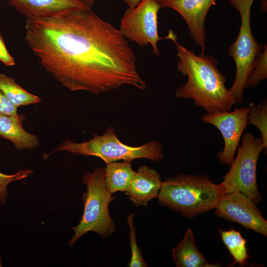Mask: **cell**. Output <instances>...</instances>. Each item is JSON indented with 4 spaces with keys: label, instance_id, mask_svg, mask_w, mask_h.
Wrapping results in <instances>:
<instances>
[{
    "label": "cell",
    "instance_id": "4",
    "mask_svg": "<svg viewBox=\"0 0 267 267\" xmlns=\"http://www.w3.org/2000/svg\"><path fill=\"white\" fill-rule=\"evenodd\" d=\"M57 151L97 157L106 164L120 160L131 162L134 159L141 158L152 161H161L164 156L162 145L159 141L152 140L139 146H131L119 139L112 127H108L102 135L95 134L88 141L75 142L66 139L50 154L45 155L44 159Z\"/></svg>",
    "mask_w": 267,
    "mask_h": 267
},
{
    "label": "cell",
    "instance_id": "25",
    "mask_svg": "<svg viewBox=\"0 0 267 267\" xmlns=\"http://www.w3.org/2000/svg\"><path fill=\"white\" fill-rule=\"evenodd\" d=\"M129 8H134L137 6L142 0H123Z\"/></svg>",
    "mask_w": 267,
    "mask_h": 267
},
{
    "label": "cell",
    "instance_id": "13",
    "mask_svg": "<svg viewBox=\"0 0 267 267\" xmlns=\"http://www.w3.org/2000/svg\"><path fill=\"white\" fill-rule=\"evenodd\" d=\"M7 2L26 19L54 15L72 9L89 8L78 0H7Z\"/></svg>",
    "mask_w": 267,
    "mask_h": 267
},
{
    "label": "cell",
    "instance_id": "1",
    "mask_svg": "<svg viewBox=\"0 0 267 267\" xmlns=\"http://www.w3.org/2000/svg\"><path fill=\"white\" fill-rule=\"evenodd\" d=\"M25 39L45 70L72 91L144 90L134 50L119 30L91 8L27 18Z\"/></svg>",
    "mask_w": 267,
    "mask_h": 267
},
{
    "label": "cell",
    "instance_id": "26",
    "mask_svg": "<svg viewBox=\"0 0 267 267\" xmlns=\"http://www.w3.org/2000/svg\"><path fill=\"white\" fill-rule=\"evenodd\" d=\"M84 5L87 7L91 8L92 6L94 4L95 0H78Z\"/></svg>",
    "mask_w": 267,
    "mask_h": 267
},
{
    "label": "cell",
    "instance_id": "23",
    "mask_svg": "<svg viewBox=\"0 0 267 267\" xmlns=\"http://www.w3.org/2000/svg\"><path fill=\"white\" fill-rule=\"evenodd\" d=\"M0 113L12 116L18 118H24L17 113V107L10 102L0 90Z\"/></svg>",
    "mask_w": 267,
    "mask_h": 267
},
{
    "label": "cell",
    "instance_id": "15",
    "mask_svg": "<svg viewBox=\"0 0 267 267\" xmlns=\"http://www.w3.org/2000/svg\"><path fill=\"white\" fill-rule=\"evenodd\" d=\"M172 256L177 267H215L218 264L207 262L197 248L194 234L188 229L181 241L173 250Z\"/></svg>",
    "mask_w": 267,
    "mask_h": 267
},
{
    "label": "cell",
    "instance_id": "21",
    "mask_svg": "<svg viewBox=\"0 0 267 267\" xmlns=\"http://www.w3.org/2000/svg\"><path fill=\"white\" fill-rule=\"evenodd\" d=\"M134 215V213H133L127 216V220L130 229L129 237L130 246L132 251L131 258L128 264V267H148L147 264L142 258V253L137 244L136 231L133 220Z\"/></svg>",
    "mask_w": 267,
    "mask_h": 267
},
{
    "label": "cell",
    "instance_id": "2",
    "mask_svg": "<svg viewBox=\"0 0 267 267\" xmlns=\"http://www.w3.org/2000/svg\"><path fill=\"white\" fill-rule=\"evenodd\" d=\"M177 56L179 59L177 70L187 76V81L178 88V98L192 99L207 113L231 111L237 100L225 86L226 78L219 70L218 61L212 55H197L176 42Z\"/></svg>",
    "mask_w": 267,
    "mask_h": 267
},
{
    "label": "cell",
    "instance_id": "24",
    "mask_svg": "<svg viewBox=\"0 0 267 267\" xmlns=\"http://www.w3.org/2000/svg\"><path fill=\"white\" fill-rule=\"evenodd\" d=\"M0 61L7 66H13L15 63L13 57L8 51L2 37L0 33Z\"/></svg>",
    "mask_w": 267,
    "mask_h": 267
},
{
    "label": "cell",
    "instance_id": "11",
    "mask_svg": "<svg viewBox=\"0 0 267 267\" xmlns=\"http://www.w3.org/2000/svg\"><path fill=\"white\" fill-rule=\"evenodd\" d=\"M161 7L172 8L180 14L185 21L192 39L201 48L204 55L207 14L216 0H155Z\"/></svg>",
    "mask_w": 267,
    "mask_h": 267
},
{
    "label": "cell",
    "instance_id": "7",
    "mask_svg": "<svg viewBox=\"0 0 267 267\" xmlns=\"http://www.w3.org/2000/svg\"><path fill=\"white\" fill-rule=\"evenodd\" d=\"M263 149L266 150L261 138L251 133L243 135L236 156L221 183L225 193L240 191L256 204L261 202L263 198L257 186L256 169L259 155Z\"/></svg>",
    "mask_w": 267,
    "mask_h": 267
},
{
    "label": "cell",
    "instance_id": "19",
    "mask_svg": "<svg viewBox=\"0 0 267 267\" xmlns=\"http://www.w3.org/2000/svg\"><path fill=\"white\" fill-rule=\"evenodd\" d=\"M248 124L256 126L262 135L265 149L267 147V100L261 103L256 104L251 102L249 103Z\"/></svg>",
    "mask_w": 267,
    "mask_h": 267
},
{
    "label": "cell",
    "instance_id": "5",
    "mask_svg": "<svg viewBox=\"0 0 267 267\" xmlns=\"http://www.w3.org/2000/svg\"><path fill=\"white\" fill-rule=\"evenodd\" d=\"M82 183L87 186L82 196L84 209L83 216L75 226V233L67 243L75 245L77 240L89 231L95 232L103 237H108L115 230V224L108 210L110 202L114 200L105 182V168H97L91 172H86Z\"/></svg>",
    "mask_w": 267,
    "mask_h": 267
},
{
    "label": "cell",
    "instance_id": "27",
    "mask_svg": "<svg viewBox=\"0 0 267 267\" xmlns=\"http://www.w3.org/2000/svg\"><path fill=\"white\" fill-rule=\"evenodd\" d=\"M2 267V260L1 257L0 256V267Z\"/></svg>",
    "mask_w": 267,
    "mask_h": 267
},
{
    "label": "cell",
    "instance_id": "17",
    "mask_svg": "<svg viewBox=\"0 0 267 267\" xmlns=\"http://www.w3.org/2000/svg\"><path fill=\"white\" fill-rule=\"evenodd\" d=\"M0 90L7 99L17 108L39 103L41 98L21 87L15 80L0 73Z\"/></svg>",
    "mask_w": 267,
    "mask_h": 267
},
{
    "label": "cell",
    "instance_id": "22",
    "mask_svg": "<svg viewBox=\"0 0 267 267\" xmlns=\"http://www.w3.org/2000/svg\"><path fill=\"white\" fill-rule=\"evenodd\" d=\"M34 171L30 169L19 170L11 175L0 172V202L5 204L8 196L7 186L12 181L26 178L33 174Z\"/></svg>",
    "mask_w": 267,
    "mask_h": 267
},
{
    "label": "cell",
    "instance_id": "12",
    "mask_svg": "<svg viewBox=\"0 0 267 267\" xmlns=\"http://www.w3.org/2000/svg\"><path fill=\"white\" fill-rule=\"evenodd\" d=\"M162 181L155 170L147 166H141L135 172L126 195L137 206H146L148 202L157 198Z\"/></svg>",
    "mask_w": 267,
    "mask_h": 267
},
{
    "label": "cell",
    "instance_id": "20",
    "mask_svg": "<svg viewBox=\"0 0 267 267\" xmlns=\"http://www.w3.org/2000/svg\"><path fill=\"white\" fill-rule=\"evenodd\" d=\"M267 78V46L264 45L263 51L257 59L254 66L245 82L244 89L254 88Z\"/></svg>",
    "mask_w": 267,
    "mask_h": 267
},
{
    "label": "cell",
    "instance_id": "3",
    "mask_svg": "<svg viewBox=\"0 0 267 267\" xmlns=\"http://www.w3.org/2000/svg\"><path fill=\"white\" fill-rule=\"evenodd\" d=\"M224 193L222 184L208 176L180 174L162 181L157 198L161 205L191 219L215 209Z\"/></svg>",
    "mask_w": 267,
    "mask_h": 267
},
{
    "label": "cell",
    "instance_id": "16",
    "mask_svg": "<svg viewBox=\"0 0 267 267\" xmlns=\"http://www.w3.org/2000/svg\"><path fill=\"white\" fill-rule=\"evenodd\" d=\"M128 161L113 162L105 168V182L112 194L117 191L126 192L135 173Z\"/></svg>",
    "mask_w": 267,
    "mask_h": 267
},
{
    "label": "cell",
    "instance_id": "8",
    "mask_svg": "<svg viewBox=\"0 0 267 267\" xmlns=\"http://www.w3.org/2000/svg\"><path fill=\"white\" fill-rule=\"evenodd\" d=\"M161 8L155 0H142L134 8H128L121 21L119 31L122 35L140 46L150 44L153 54L160 56L157 43L160 40L170 39L177 42V36L172 30L168 35L160 37L158 32V12Z\"/></svg>",
    "mask_w": 267,
    "mask_h": 267
},
{
    "label": "cell",
    "instance_id": "6",
    "mask_svg": "<svg viewBox=\"0 0 267 267\" xmlns=\"http://www.w3.org/2000/svg\"><path fill=\"white\" fill-rule=\"evenodd\" d=\"M228 1L238 11L241 18L238 35L228 49L229 55L234 59L236 68L235 80L229 89L237 102L241 103L246 81L257 59L263 52L264 46L258 43L251 31V9L254 0Z\"/></svg>",
    "mask_w": 267,
    "mask_h": 267
},
{
    "label": "cell",
    "instance_id": "9",
    "mask_svg": "<svg viewBox=\"0 0 267 267\" xmlns=\"http://www.w3.org/2000/svg\"><path fill=\"white\" fill-rule=\"evenodd\" d=\"M256 204L241 192L224 193L215 208V213L221 218L237 222L267 237V221Z\"/></svg>",
    "mask_w": 267,
    "mask_h": 267
},
{
    "label": "cell",
    "instance_id": "18",
    "mask_svg": "<svg viewBox=\"0 0 267 267\" xmlns=\"http://www.w3.org/2000/svg\"><path fill=\"white\" fill-rule=\"evenodd\" d=\"M219 231L223 242L234 259L233 264L237 263L243 267L249 258L247 252L246 239L239 231L233 229Z\"/></svg>",
    "mask_w": 267,
    "mask_h": 267
},
{
    "label": "cell",
    "instance_id": "10",
    "mask_svg": "<svg viewBox=\"0 0 267 267\" xmlns=\"http://www.w3.org/2000/svg\"><path fill=\"white\" fill-rule=\"evenodd\" d=\"M248 107H236L233 111L206 113L201 117L203 123L211 124L221 132L224 148L218 154L220 162L230 166L242 134L248 125Z\"/></svg>",
    "mask_w": 267,
    "mask_h": 267
},
{
    "label": "cell",
    "instance_id": "14",
    "mask_svg": "<svg viewBox=\"0 0 267 267\" xmlns=\"http://www.w3.org/2000/svg\"><path fill=\"white\" fill-rule=\"evenodd\" d=\"M24 120L0 113V136L11 141L17 150H33L40 145L39 139L24 129Z\"/></svg>",
    "mask_w": 267,
    "mask_h": 267
}]
</instances>
